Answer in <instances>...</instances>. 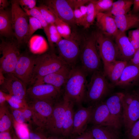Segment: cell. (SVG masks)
<instances>
[{"mask_svg": "<svg viewBox=\"0 0 139 139\" xmlns=\"http://www.w3.org/2000/svg\"><path fill=\"white\" fill-rule=\"evenodd\" d=\"M88 74L81 66L71 68L67 80L64 85L63 96L79 106L84 102L88 84Z\"/></svg>", "mask_w": 139, "mask_h": 139, "instance_id": "1", "label": "cell"}, {"mask_svg": "<svg viewBox=\"0 0 139 139\" xmlns=\"http://www.w3.org/2000/svg\"><path fill=\"white\" fill-rule=\"evenodd\" d=\"M113 86L109 83L101 70L94 72L88 83L84 102L88 107H94L104 101L111 92Z\"/></svg>", "mask_w": 139, "mask_h": 139, "instance_id": "2", "label": "cell"}, {"mask_svg": "<svg viewBox=\"0 0 139 139\" xmlns=\"http://www.w3.org/2000/svg\"><path fill=\"white\" fill-rule=\"evenodd\" d=\"M65 64L59 56L53 52L45 53L37 56L31 84H40L45 76Z\"/></svg>", "mask_w": 139, "mask_h": 139, "instance_id": "3", "label": "cell"}, {"mask_svg": "<svg viewBox=\"0 0 139 139\" xmlns=\"http://www.w3.org/2000/svg\"><path fill=\"white\" fill-rule=\"evenodd\" d=\"M80 57L81 66L88 74L101 70V63L97 51L95 32H93L84 44Z\"/></svg>", "mask_w": 139, "mask_h": 139, "instance_id": "4", "label": "cell"}, {"mask_svg": "<svg viewBox=\"0 0 139 139\" xmlns=\"http://www.w3.org/2000/svg\"><path fill=\"white\" fill-rule=\"evenodd\" d=\"M17 41L2 40L0 44V71L4 74L13 73L21 54Z\"/></svg>", "mask_w": 139, "mask_h": 139, "instance_id": "5", "label": "cell"}, {"mask_svg": "<svg viewBox=\"0 0 139 139\" xmlns=\"http://www.w3.org/2000/svg\"><path fill=\"white\" fill-rule=\"evenodd\" d=\"M56 102L37 100L27 102L32 112L30 124L43 132L51 115Z\"/></svg>", "mask_w": 139, "mask_h": 139, "instance_id": "6", "label": "cell"}, {"mask_svg": "<svg viewBox=\"0 0 139 139\" xmlns=\"http://www.w3.org/2000/svg\"><path fill=\"white\" fill-rule=\"evenodd\" d=\"M11 15L14 34L19 45L24 42L29 25V17L17 0H11Z\"/></svg>", "mask_w": 139, "mask_h": 139, "instance_id": "7", "label": "cell"}, {"mask_svg": "<svg viewBox=\"0 0 139 139\" xmlns=\"http://www.w3.org/2000/svg\"><path fill=\"white\" fill-rule=\"evenodd\" d=\"M66 107V100L63 97L55 103L51 115L43 132L46 136H62V127Z\"/></svg>", "mask_w": 139, "mask_h": 139, "instance_id": "8", "label": "cell"}, {"mask_svg": "<svg viewBox=\"0 0 139 139\" xmlns=\"http://www.w3.org/2000/svg\"><path fill=\"white\" fill-rule=\"evenodd\" d=\"M71 36L62 39L57 44L59 56L71 68L75 66L80 57L81 48L79 42Z\"/></svg>", "mask_w": 139, "mask_h": 139, "instance_id": "9", "label": "cell"}, {"mask_svg": "<svg viewBox=\"0 0 139 139\" xmlns=\"http://www.w3.org/2000/svg\"><path fill=\"white\" fill-rule=\"evenodd\" d=\"M61 90L48 84L33 85L27 89L26 100L27 102L37 100L56 102L59 98Z\"/></svg>", "mask_w": 139, "mask_h": 139, "instance_id": "10", "label": "cell"}, {"mask_svg": "<svg viewBox=\"0 0 139 139\" xmlns=\"http://www.w3.org/2000/svg\"><path fill=\"white\" fill-rule=\"evenodd\" d=\"M97 47L103 63L114 62L118 59L117 49L112 36L102 31L95 32Z\"/></svg>", "mask_w": 139, "mask_h": 139, "instance_id": "11", "label": "cell"}, {"mask_svg": "<svg viewBox=\"0 0 139 139\" xmlns=\"http://www.w3.org/2000/svg\"><path fill=\"white\" fill-rule=\"evenodd\" d=\"M44 2L45 5L50 8L60 19L70 26L76 24L73 0H48Z\"/></svg>", "mask_w": 139, "mask_h": 139, "instance_id": "12", "label": "cell"}, {"mask_svg": "<svg viewBox=\"0 0 139 139\" xmlns=\"http://www.w3.org/2000/svg\"><path fill=\"white\" fill-rule=\"evenodd\" d=\"M36 56L21 54L13 74L26 86L31 84Z\"/></svg>", "mask_w": 139, "mask_h": 139, "instance_id": "13", "label": "cell"}, {"mask_svg": "<svg viewBox=\"0 0 139 139\" xmlns=\"http://www.w3.org/2000/svg\"><path fill=\"white\" fill-rule=\"evenodd\" d=\"M4 75V81L0 85V90L26 101L27 89L23 82L13 73L5 74Z\"/></svg>", "mask_w": 139, "mask_h": 139, "instance_id": "14", "label": "cell"}, {"mask_svg": "<svg viewBox=\"0 0 139 139\" xmlns=\"http://www.w3.org/2000/svg\"><path fill=\"white\" fill-rule=\"evenodd\" d=\"M124 92L111 94L105 101L115 126L120 129L123 126V98Z\"/></svg>", "mask_w": 139, "mask_h": 139, "instance_id": "15", "label": "cell"}, {"mask_svg": "<svg viewBox=\"0 0 139 139\" xmlns=\"http://www.w3.org/2000/svg\"><path fill=\"white\" fill-rule=\"evenodd\" d=\"M119 60L129 62L133 57L135 51L125 32L118 30L114 37Z\"/></svg>", "mask_w": 139, "mask_h": 139, "instance_id": "16", "label": "cell"}, {"mask_svg": "<svg viewBox=\"0 0 139 139\" xmlns=\"http://www.w3.org/2000/svg\"><path fill=\"white\" fill-rule=\"evenodd\" d=\"M93 107L81 106L74 112L71 135L77 136L86 130L88 125L90 123Z\"/></svg>", "mask_w": 139, "mask_h": 139, "instance_id": "17", "label": "cell"}, {"mask_svg": "<svg viewBox=\"0 0 139 139\" xmlns=\"http://www.w3.org/2000/svg\"><path fill=\"white\" fill-rule=\"evenodd\" d=\"M89 123L92 125L115 126L105 101L93 107Z\"/></svg>", "mask_w": 139, "mask_h": 139, "instance_id": "18", "label": "cell"}, {"mask_svg": "<svg viewBox=\"0 0 139 139\" xmlns=\"http://www.w3.org/2000/svg\"><path fill=\"white\" fill-rule=\"evenodd\" d=\"M139 119V96L136 92L131 104L123 110V126L125 132Z\"/></svg>", "mask_w": 139, "mask_h": 139, "instance_id": "19", "label": "cell"}, {"mask_svg": "<svg viewBox=\"0 0 139 139\" xmlns=\"http://www.w3.org/2000/svg\"><path fill=\"white\" fill-rule=\"evenodd\" d=\"M139 81V66L127 64L114 86L123 88L131 87L136 85Z\"/></svg>", "mask_w": 139, "mask_h": 139, "instance_id": "20", "label": "cell"}, {"mask_svg": "<svg viewBox=\"0 0 139 139\" xmlns=\"http://www.w3.org/2000/svg\"><path fill=\"white\" fill-rule=\"evenodd\" d=\"M71 68L65 65L57 71L45 76L40 84H50L61 90L67 80Z\"/></svg>", "mask_w": 139, "mask_h": 139, "instance_id": "21", "label": "cell"}, {"mask_svg": "<svg viewBox=\"0 0 139 139\" xmlns=\"http://www.w3.org/2000/svg\"><path fill=\"white\" fill-rule=\"evenodd\" d=\"M128 62L116 60L110 63H103V72L114 86L118 82Z\"/></svg>", "mask_w": 139, "mask_h": 139, "instance_id": "22", "label": "cell"}, {"mask_svg": "<svg viewBox=\"0 0 139 139\" xmlns=\"http://www.w3.org/2000/svg\"><path fill=\"white\" fill-rule=\"evenodd\" d=\"M97 24L103 33L114 37L118 29L114 18L112 15L105 13L97 14Z\"/></svg>", "mask_w": 139, "mask_h": 139, "instance_id": "23", "label": "cell"}, {"mask_svg": "<svg viewBox=\"0 0 139 139\" xmlns=\"http://www.w3.org/2000/svg\"><path fill=\"white\" fill-rule=\"evenodd\" d=\"M92 125L89 130L95 139H120V129L114 126Z\"/></svg>", "mask_w": 139, "mask_h": 139, "instance_id": "24", "label": "cell"}, {"mask_svg": "<svg viewBox=\"0 0 139 139\" xmlns=\"http://www.w3.org/2000/svg\"><path fill=\"white\" fill-rule=\"evenodd\" d=\"M112 16L115 20L118 30L121 32H125L130 29L139 27V15L137 14L131 13Z\"/></svg>", "mask_w": 139, "mask_h": 139, "instance_id": "25", "label": "cell"}, {"mask_svg": "<svg viewBox=\"0 0 139 139\" xmlns=\"http://www.w3.org/2000/svg\"><path fill=\"white\" fill-rule=\"evenodd\" d=\"M66 100V107L62 127V136L67 137L71 135L74 111V103L63 96Z\"/></svg>", "mask_w": 139, "mask_h": 139, "instance_id": "26", "label": "cell"}, {"mask_svg": "<svg viewBox=\"0 0 139 139\" xmlns=\"http://www.w3.org/2000/svg\"><path fill=\"white\" fill-rule=\"evenodd\" d=\"M0 34L9 38L14 34L12 28L11 13L5 10H0Z\"/></svg>", "mask_w": 139, "mask_h": 139, "instance_id": "27", "label": "cell"}, {"mask_svg": "<svg viewBox=\"0 0 139 139\" xmlns=\"http://www.w3.org/2000/svg\"><path fill=\"white\" fill-rule=\"evenodd\" d=\"M7 104L0 106V132L11 131L13 127V117Z\"/></svg>", "mask_w": 139, "mask_h": 139, "instance_id": "28", "label": "cell"}, {"mask_svg": "<svg viewBox=\"0 0 139 139\" xmlns=\"http://www.w3.org/2000/svg\"><path fill=\"white\" fill-rule=\"evenodd\" d=\"M133 0H119L113 3L110 10L105 13L113 16L126 14L130 10Z\"/></svg>", "mask_w": 139, "mask_h": 139, "instance_id": "29", "label": "cell"}, {"mask_svg": "<svg viewBox=\"0 0 139 139\" xmlns=\"http://www.w3.org/2000/svg\"><path fill=\"white\" fill-rule=\"evenodd\" d=\"M87 6V12L81 25L86 29L89 28L92 24L97 14L93 0H91Z\"/></svg>", "mask_w": 139, "mask_h": 139, "instance_id": "30", "label": "cell"}, {"mask_svg": "<svg viewBox=\"0 0 139 139\" xmlns=\"http://www.w3.org/2000/svg\"><path fill=\"white\" fill-rule=\"evenodd\" d=\"M13 121L14 130L19 139H30V131L28 124L27 123H18L13 119Z\"/></svg>", "mask_w": 139, "mask_h": 139, "instance_id": "31", "label": "cell"}, {"mask_svg": "<svg viewBox=\"0 0 139 139\" xmlns=\"http://www.w3.org/2000/svg\"><path fill=\"white\" fill-rule=\"evenodd\" d=\"M45 33L51 47L53 46L54 43L57 44L63 39L58 32L55 24H49Z\"/></svg>", "mask_w": 139, "mask_h": 139, "instance_id": "32", "label": "cell"}, {"mask_svg": "<svg viewBox=\"0 0 139 139\" xmlns=\"http://www.w3.org/2000/svg\"><path fill=\"white\" fill-rule=\"evenodd\" d=\"M55 24L58 32L62 38L64 39H68L71 37L72 35L71 27L68 24L60 19L57 16Z\"/></svg>", "mask_w": 139, "mask_h": 139, "instance_id": "33", "label": "cell"}, {"mask_svg": "<svg viewBox=\"0 0 139 139\" xmlns=\"http://www.w3.org/2000/svg\"><path fill=\"white\" fill-rule=\"evenodd\" d=\"M46 21L49 24H55L57 16L53 10L45 4L38 7Z\"/></svg>", "mask_w": 139, "mask_h": 139, "instance_id": "34", "label": "cell"}, {"mask_svg": "<svg viewBox=\"0 0 139 139\" xmlns=\"http://www.w3.org/2000/svg\"><path fill=\"white\" fill-rule=\"evenodd\" d=\"M42 28L40 22L38 20L34 17L29 16L28 29L24 42H27L36 31Z\"/></svg>", "mask_w": 139, "mask_h": 139, "instance_id": "35", "label": "cell"}, {"mask_svg": "<svg viewBox=\"0 0 139 139\" xmlns=\"http://www.w3.org/2000/svg\"><path fill=\"white\" fill-rule=\"evenodd\" d=\"M6 95L7 102L10 107L14 109H21L28 106L26 101L6 93Z\"/></svg>", "mask_w": 139, "mask_h": 139, "instance_id": "36", "label": "cell"}, {"mask_svg": "<svg viewBox=\"0 0 139 139\" xmlns=\"http://www.w3.org/2000/svg\"><path fill=\"white\" fill-rule=\"evenodd\" d=\"M97 14L99 13H105L111 10L114 3L112 0H93Z\"/></svg>", "mask_w": 139, "mask_h": 139, "instance_id": "37", "label": "cell"}, {"mask_svg": "<svg viewBox=\"0 0 139 139\" xmlns=\"http://www.w3.org/2000/svg\"><path fill=\"white\" fill-rule=\"evenodd\" d=\"M24 11L29 16L34 17L38 20L40 22L45 32L46 31L49 25L45 20L38 7L36 6L30 10Z\"/></svg>", "mask_w": 139, "mask_h": 139, "instance_id": "38", "label": "cell"}, {"mask_svg": "<svg viewBox=\"0 0 139 139\" xmlns=\"http://www.w3.org/2000/svg\"><path fill=\"white\" fill-rule=\"evenodd\" d=\"M128 37L135 52L139 48V28L129 31Z\"/></svg>", "mask_w": 139, "mask_h": 139, "instance_id": "39", "label": "cell"}, {"mask_svg": "<svg viewBox=\"0 0 139 139\" xmlns=\"http://www.w3.org/2000/svg\"><path fill=\"white\" fill-rule=\"evenodd\" d=\"M8 106L13 118L16 122L19 124L27 123L21 109H14Z\"/></svg>", "mask_w": 139, "mask_h": 139, "instance_id": "40", "label": "cell"}, {"mask_svg": "<svg viewBox=\"0 0 139 139\" xmlns=\"http://www.w3.org/2000/svg\"><path fill=\"white\" fill-rule=\"evenodd\" d=\"M125 133L127 139H139V119Z\"/></svg>", "mask_w": 139, "mask_h": 139, "instance_id": "41", "label": "cell"}, {"mask_svg": "<svg viewBox=\"0 0 139 139\" xmlns=\"http://www.w3.org/2000/svg\"><path fill=\"white\" fill-rule=\"evenodd\" d=\"M30 131V139H47V137L40 130L35 128L32 125L28 124Z\"/></svg>", "mask_w": 139, "mask_h": 139, "instance_id": "42", "label": "cell"}, {"mask_svg": "<svg viewBox=\"0 0 139 139\" xmlns=\"http://www.w3.org/2000/svg\"><path fill=\"white\" fill-rule=\"evenodd\" d=\"M17 1L24 11L30 10L36 6V1L35 0H17Z\"/></svg>", "mask_w": 139, "mask_h": 139, "instance_id": "43", "label": "cell"}, {"mask_svg": "<svg viewBox=\"0 0 139 139\" xmlns=\"http://www.w3.org/2000/svg\"><path fill=\"white\" fill-rule=\"evenodd\" d=\"M22 111L27 123L30 124L32 123V111L29 106L24 108L21 109Z\"/></svg>", "mask_w": 139, "mask_h": 139, "instance_id": "44", "label": "cell"}, {"mask_svg": "<svg viewBox=\"0 0 139 139\" xmlns=\"http://www.w3.org/2000/svg\"><path fill=\"white\" fill-rule=\"evenodd\" d=\"M74 15L76 23L81 25L84 16L79 7L76 8L74 9Z\"/></svg>", "mask_w": 139, "mask_h": 139, "instance_id": "45", "label": "cell"}, {"mask_svg": "<svg viewBox=\"0 0 139 139\" xmlns=\"http://www.w3.org/2000/svg\"><path fill=\"white\" fill-rule=\"evenodd\" d=\"M73 139H95L89 129L81 134L75 136Z\"/></svg>", "mask_w": 139, "mask_h": 139, "instance_id": "46", "label": "cell"}, {"mask_svg": "<svg viewBox=\"0 0 139 139\" xmlns=\"http://www.w3.org/2000/svg\"><path fill=\"white\" fill-rule=\"evenodd\" d=\"M128 64L139 66V48L135 52L133 57Z\"/></svg>", "mask_w": 139, "mask_h": 139, "instance_id": "47", "label": "cell"}, {"mask_svg": "<svg viewBox=\"0 0 139 139\" xmlns=\"http://www.w3.org/2000/svg\"><path fill=\"white\" fill-rule=\"evenodd\" d=\"M0 139H13L12 129L0 132Z\"/></svg>", "mask_w": 139, "mask_h": 139, "instance_id": "48", "label": "cell"}, {"mask_svg": "<svg viewBox=\"0 0 139 139\" xmlns=\"http://www.w3.org/2000/svg\"><path fill=\"white\" fill-rule=\"evenodd\" d=\"M7 103L6 93L0 90V106L3 105Z\"/></svg>", "mask_w": 139, "mask_h": 139, "instance_id": "49", "label": "cell"}, {"mask_svg": "<svg viewBox=\"0 0 139 139\" xmlns=\"http://www.w3.org/2000/svg\"><path fill=\"white\" fill-rule=\"evenodd\" d=\"M133 7L132 11L133 14H137L139 12V0H133Z\"/></svg>", "mask_w": 139, "mask_h": 139, "instance_id": "50", "label": "cell"}, {"mask_svg": "<svg viewBox=\"0 0 139 139\" xmlns=\"http://www.w3.org/2000/svg\"><path fill=\"white\" fill-rule=\"evenodd\" d=\"M9 5V3L7 0H0V10H4Z\"/></svg>", "mask_w": 139, "mask_h": 139, "instance_id": "51", "label": "cell"}, {"mask_svg": "<svg viewBox=\"0 0 139 139\" xmlns=\"http://www.w3.org/2000/svg\"><path fill=\"white\" fill-rule=\"evenodd\" d=\"M47 139H64L61 136H47Z\"/></svg>", "mask_w": 139, "mask_h": 139, "instance_id": "52", "label": "cell"}, {"mask_svg": "<svg viewBox=\"0 0 139 139\" xmlns=\"http://www.w3.org/2000/svg\"><path fill=\"white\" fill-rule=\"evenodd\" d=\"M13 139H19L16 135L13 129H12Z\"/></svg>", "mask_w": 139, "mask_h": 139, "instance_id": "53", "label": "cell"}, {"mask_svg": "<svg viewBox=\"0 0 139 139\" xmlns=\"http://www.w3.org/2000/svg\"><path fill=\"white\" fill-rule=\"evenodd\" d=\"M135 91L136 92V93L139 96V88L137 90Z\"/></svg>", "mask_w": 139, "mask_h": 139, "instance_id": "54", "label": "cell"}]
</instances>
